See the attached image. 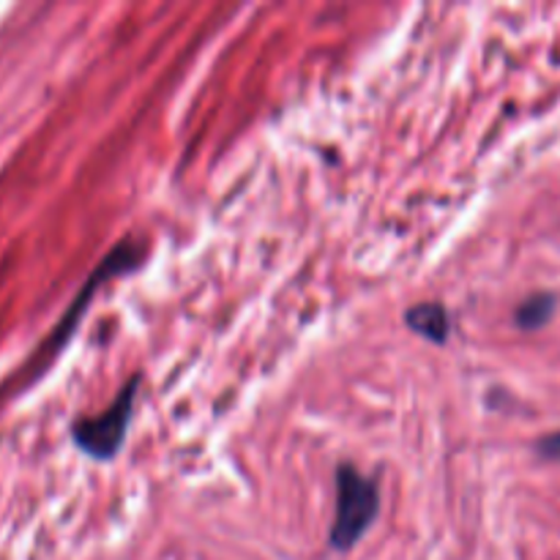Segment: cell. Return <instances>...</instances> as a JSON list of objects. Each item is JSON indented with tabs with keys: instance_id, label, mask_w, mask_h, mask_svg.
Segmentation results:
<instances>
[{
	"instance_id": "3957f363",
	"label": "cell",
	"mask_w": 560,
	"mask_h": 560,
	"mask_svg": "<svg viewBox=\"0 0 560 560\" xmlns=\"http://www.w3.org/2000/svg\"><path fill=\"white\" fill-rule=\"evenodd\" d=\"M405 326L427 342L446 345L452 334V317L443 304H416L405 312Z\"/></svg>"
},
{
	"instance_id": "6da1fadb",
	"label": "cell",
	"mask_w": 560,
	"mask_h": 560,
	"mask_svg": "<svg viewBox=\"0 0 560 560\" xmlns=\"http://www.w3.org/2000/svg\"><path fill=\"white\" fill-rule=\"evenodd\" d=\"M381 514V490L377 481L361 474L355 465L342 463L337 468V514L331 525V547L348 552L366 536Z\"/></svg>"
},
{
	"instance_id": "277c9868",
	"label": "cell",
	"mask_w": 560,
	"mask_h": 560,
	"mask_svg": "<svg viewBox=\"0 0 560 560\" xmlns=\"http://www.w3.org/2000/svg\"><path fill=\"white\" fill-rule=\"evenodd\" d=\"M558 310V299L552 293H534L530 299H525L523 304L514 312V323L517 328H525V331H536V328L547 326L552 320Z\"/></svg>"
},
{
	"instance_id": "7a4b0ae2",
	"label": "cell",
	"mask_w": 560,
	"mask_h": 560,
	"mask_svg": "<svg viewBox=\"0 0 560 560\" xmlns=\"http://www.w3.org/2000/svg\"><path fill=\"white\" fill-rule=\"evenodd\" d=\"M140 383L142 375H131L104 413L93 416V419H77L71 424V441L80 452L98 459V463H109L124 448Z\"/></svg>"
},
{
	"instance_id": "5b68a950",
	"label": "cell",
	"mask_w": 560,
	"mask_h": 560,
	"mask_svg": "<svg viewBox=\"0 0 560 560\" xmlns=\"http://www.w3.org/2000/svg\"><path fill=\"white\" fill-rule=\"evenodd\" d=\"M536 452H539L545 459H560V430L541 438V441L536 443Z\"/></svg>"
}]
</instances>
